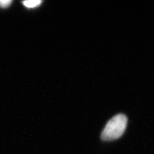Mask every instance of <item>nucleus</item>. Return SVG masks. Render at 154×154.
Masks as SVG:
<instances>
[{"instance_id": "3", "label": "nucleus", "mask_w": 154, "mask_h": 154, "mask_svg": "<svg viewBox=\"0 0 154 154\" xmlns=\"http://www.w3.org/2000/svg\"><path fill=\"white\" fill-rule=\"evenodd\" d=\"M11 2L9 0H0V7L2 8H6L8 7L11 5Z\"/></svg>"}, {"instance_id": "2", "label": "nucleus", "mask_w": 154, "mask_h": 154, "mask_svg": "<svg viewBox=\"0 0 154 154\" xmlns=\"http://www.w3.org/2000/svg\"><path fill=\"white\" fill-rule=\"evenodd\" d=\"M41 3L42 1H39V0H31V1H24L22 2L23 5L28 8H34V7H38V5H41Z\"/></svg>"}, {"instance_id": "1", "label": "nucleus", "mask_w": 154, "mask_h": 154, "mask_svg": "<svg viewBox=\"0 0 154 154\" xmlns=\"http://www.w3.org/2000/svg\"><path fill=\"white\" fill-rule=\"evenodd\" d=\"M127 117L124 114H118L110 119L106 125L101 134V139L106 141L116 140L121 137L127 126Z\"/></svg>"}]
</instances>
